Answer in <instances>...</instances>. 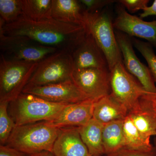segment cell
I'll return each mask as SVG.
<instances>
[{
	"instance_id": "1",
	"label": "cell",
	"mask_w": 156,
	"mask_h": 156,
	"mask_svg": "<svg viewBox=\"0 0 156 156\" xmlns=\"http://www.w3.org/2000/svg\"><path fill=\"white\" fill-rule=\"evenodd\" d=\"M5 24L0 20V30L5 35L24 36L44 46L71 53L87 32L83 27L53 18L34 21L22 16L15 22Z\"/></svg>"
},
{
	"instance_id": "2",
	"label": "cell",
	"mask_w": 156,
	"mask_h": 156,
	"mask_svg": "<svg viewBox=\"0 0 156 156\" xmlns=\"http://www.w3.org/2000/svg\"><path fill=\"white\" fill-rule=\"evenodd\" d=\"M59 132V128L46 121L15 126L5 145L27 155L44 151L52 152Z\"/></svg>"
},
{
	"instance_id": "3",
	"label": "cell",
	"mask_w": 156,
	"mask_h": 156,
	"mask_svg": "<svg viewBox=\"0 0 156 156\" xmlns=\"http://www.w3.org/2000/svg\"><path fill=\"white\" fill-rule=\"evenodd\" d=\"M67 105L53 103L22 93L9 103L8 110L15 126H21L50 121Z\"/></svg>"
},
{
	"instance_id": "4",
	"label": "cell",
	"mask_w": 156,
	"mask_h": 156,
	"mask_svg": "<svg viewBox=\"0 0 156 156\" xmlns=\"http://www.w3.org/2000/svg\"><path fill=\"white\" fill-rule=\"evenodd\" d=\"M38 63L9 59L1 53L0 102L10 103L22 93Z\"/></svg>"
},
{
	"instance_id": "5",
	"label": "cell",
	"mask_w": 156,
	"mask_h": 156,
	"mask_svg": "<svg viewBox=\"0 0 156 156\" xmlns=\"http://www.w3.org/2000/svg\"><path fill=\"white\" fill-rule=\"evenodd\" d=\"M85 28L95 39L106 58L111 70L122 56L118 44L112 20L105 12L87 13L85 10Z\"/></svg>"
},
{
	"instance_id": "6",
	"label": "cell",
	"mask_w": 156,
	"mask_h": 156,
	"mask_svg": "<svg viewBox=\"0 0 156 156\" xmlns=\"http://www.w3.org/2000/svg\"><path fill=\"white\" fill-rule=\"evenodd\" d=\"M74 70L72 53L58 50L39 62L26 86H43L73 81Z\"/></svg>"
},
{
	"instance_id": "7",
	"label": "cell",
	"mask_w": 156,
	"mask_h": 156,
	"mask_svg": "<svg viewBox=\"0 0 156 156\" xmlns=\"http://www.w3.org/2000/svg\"><path fill=\"white\" fill-rule=\"evenodd\" d=\"M110 71V95L126 107L128 113L133 111L139 105L140 98L149 93L126 70L123 61L117 63Z\"/></svg>"
},
{
	"instance_id": "8",
	"label": "cell",
	"mask_w": 156,
	"mask_h": 156,
	"mask_svg": "<svg viewBox=\"0 0 156 156\" xmlns=\"http://www.w3.org/2000/svg\"><path fill=\"white\" fill-rule=\"evenodd\" d=\"M0 48L2 54L9 59L35 62H39L58 51L24 36L5 35L2 30Z\"/></svg>"
},
{
	"instance_id": "9",
	"label": "cell",
	"mask_w": 156,
	"mask_h": 156,
	"mask_svg": "<svg viewBox=\"0 0 156 156\" xmlns=\"http://www.w3.org/2000/svg\"><path fill=\"white\" fill-rule=\"evenodd\" d=\"M73 80L89 99L94 102L111 93L108 68L75 69Z\"/></svg>"
},
{
	"instance_id": "10",
	"label": "cell",
	"mask_w": 156,
	"mask_h": 156,
	"mask_svg": "<svg viewBox=\"0 0 156 156\" xmlns=\"http://www.w3.org/2000/svg\"><path fill=\"white\" fill-rule=\"evenodd\" d=\"M115 34L126 70L139 81L148 93L156 95V87L149 68L136 56L131 37L119 31H115Z\"/></svg>"
},
{
	"instance_id": "11",
	"label": "cell",
	"mask_w": 156,
	"mask_h": 156,
	"mask_svg": "<svg viewBox=\"0 0 156 156\" xmlns=\"http://www.w3.org/2000/svg\"><path fill=\"white\" fill-rule=\"evenodd\" d=\"M22 93L35 95L53 103L64 104H71L89 99L73 81L43 86H26Z\"/></svg>"
},
{
	"instance_id": "12",
	"label": "cell",
	"mask_w": 156,
	"mask_h": 156,
	"mask_svg": "<svg viewBox=\"0 0 156 156\" xmlns=\"http://www.w3.org/2000/svg\"><path fill=\"white\" fill-rule=\"evenodd\" d=\"M113 25L117 31L130 37L145 39L156 48V20L144 21L140 17L129 14L121 5L117 6V17Z\"/></svg>"
},
{
	"instance_id": "13",
	"label": "cell",
	"mask_w": 156,
	"mask_h": 156,
	"mask_svg": "<svg viewBox=\"0 0 156 156\" xmlns=\"http://www.w3.org/2000/svg\"><path fill=\"white\" fill-rule=\"evenodd\" d=\"M86 31L72 53L75 69L108 68L103 52L92 35Z\"/></svg>"
},
{
	"instance_id": "14",
	"label": "cell",
	"mask_w": 156,
	"mask_h": 156,
	"mask_svg": "<svg viewBox=\"0 0 156 156\" xmlns=\"http://www.w3.org/2000/svg\"><path fill=\"white\" fill-rule=\"evenodd\" d=\"M94 104V101L88 99L67 105L53 119L46 122L58 128L81 127L93 118Z\"/></svg>"
},
{
	"instance_id": "15",
	"label": "cell",
	"mask_w": 156,
	"mask_h": 156,
	"mask_svg": "<svg viewBox=\"0 0 156 156\" xmlns=\"http://www.w3.org/2000/svg\"><path fill=\"white\" fill-rule=\"evenodd\" d=\"M128 115L146 138L156 136V95L149 93L142 96L137 108Z\"/></svg>"
},
{
	"instance_id": "16",
	"label": "cell",
	"mask_w": 156,
	"mask_h": 156,
	"mask_svg": "<svg viewBox=\"0 0 156 156\" xmlns=\"http://www.w3.org/2000/svg\"><path fill=\"white\" fill-rule=\"evenodd\" d=\"M52 153L54 156H92L82 140L77 127L59 128Z\"/></svg>"
},
{
	"instance_id": "17",
	"label": "cell",
	"mask_w": 156,
	"mask_h": 156,
	"mask_svg": "<svg viewBox=\"0 0 156 156\" xmlns=\"http://www.w3.org/2000/svg\"><path fill=\"white\" fill-rule=\"evenodd\" d=\"M52 18L85 27V9L80 1L52 0Z\"/></svg>"
},
{
	"instance_id": "18",
	"label": "cell",
	"mask_w": 156,
	"mask_h": 156,
	"mask_svg": "<svg viewBox=\"0 0 156 156\" xmlns=\"http://www.w3.org/2000/svg\"><path fill=\"white\" fill-rule=\"evenodd\" d=\"M128 114L126 107L110 94L94 102L93 118L103 125L117 120H124Z\"/></svg>"
},
{
	"instance_id": "19",
	"label": "cell",
	"mask_w": 156,
	"mask_h": 156,
	"mask_svg": "<svg viewBox=\"0 0 156 156\" xmlns=\"http://www.w3.org/2000/svg\"><path fill=\"white\" fill-rule=\"evenodd\" d=\"M103 126V124L92 118L86 125L79 127L82 140L92 156L105 155L102 142Z\"/></svg>"
},
{
	"instance_id": "20",
	"label": "cell",
	"mask_w": 156,
	"mask_h": 156,
	"mask_svg": "<svg viewBox=\"0 0 156 156\" xmlns=\"http://www.w3.org/2000/svg\"><path fill=\"white\" fill-rule=\"evenodd\" d=\"M123 120L104 124L102 142L105 155L113 153L124 147Z\"/></svg>"
},
{
	"instance_id": "21",
	"label": "cell",
	"mask_w": 156,
	"mask_h": 156,
	"mask_svg": "<svg viewBox=\"0 0 156 156\" xmlns=\"http://www.w3.org/2000/svg\"><path fill=\"white\" fill-rule=\"evenodd\" d=\"M123 130L125 139L123 148L144 152L152 151L150 139L144 136L128 115L123 120Z\"/></svg>"
},
{
	"instance_id": "22",
	"label": "cell",
	"mask_w": 156,
	"mask_h": 156,
	"mask_svg": "<svg viewBox=\"0 0 156 156\" xmlns=\"http://www.w3.org/2000/svg\"><path fill=\"white\" fill-rule=\"evenodd\" d=\"M52 0H23V16L34 21L52 18Z\"/></svg>"
},
{
	"instance_id": "23",
	"label": "cell",
	"mask_w": 156,
	"mask_h": 156,
	"mask_svg": "<svg viewBox=\"0 0 156 156\" xmlns=\"http://www.w3.org/2000/svg\"><path fill=\"white\" fill-rule=\"evenodd\" d=\"M23 14V0H0V19L5 24L17 21Z\"/></svg>"
},
{
	"instance_id": "24",
	"label": "cell",
	"mask_w": 156,
	"mask_h": 156,
	"mask_svg": "<svg viewBox=\"0 0 156 156\" xmlns=\"http://www.w3.org/2000/svg\"><path fill=\"white\" fill-rule=\"evenodd\" d=\"M9 102H0V143L5 145L15 125L9 112Z\"/></svg>"
},
{
	"instance_id": "25",
	"label": "cell",
	"mask_w": 156,
	"mask_h": 156,
	"mask_svg": "<svg viewBox=\"0 0 156 156\" xmlns=\"http://www.w3.org/2000/svg\"><path fill=\"white\" fill-rule=\"evenodd\" d=\"M132 41L135 48L146 60L154 80L156 83V55L153 46L148 42L138 39L134 38Z\"/></svg>"
},
{
	"instance_id": "26",
	"label": "cell",
	"mask_w": 156,
	"mask_h": 156,
	"mask_svg": "<svg viewBox=\"0 0 156 156\" xmlns=\"http://www.w3.org/2000/svg\"><path fill=\"white\" fill-rule=\"evenodd\" d=\"M81 4L85 7V11L87 13H95L99 12L105 6L114 3L113 0H81Z\"/></svg>"
},
{
	"instance_id": "27",
	"label": "cell",
	"mask_w": 156,
	"mask_h": 156,
	"mask_svg": "<svg viewBox=\"0 0 156 156\" xmlns=\"http://www.w3.org/2000/svg\"><path fill=\"white\" fill-rule=\"evenodd\" d=\"M131 13L144 10L147 7L148 0H120L117 1Z\"/></svg>"
},
{
	"instance_id": "28",
	"label": "cell",
	"mask_w": 156,
	"mask_h": 156,
	"mask_svg": "<svg viewBox=\"0 0 156 156\" xmlns=\"http://www.w3.org/2000/svg\"><path fill=\"white\" fill-rule=\"evenodd\" d=\"M103 156H153V154L152 151L144 152L122 148L113 153L104 155Z\"/></svg>"
},
{
	"instance_id": "29",
	"label": "cell",
	"mask_w": 156,
	"mask_h": 156,
	"mask_svg": "<svg viewBox=\"0 0 156 156\" xmlns=\"http://www.w3.org/2000/svg\"><path fill=\"white\" fill-rule=\"evenodd\" d=\"M20 151L7 145H0V156H27Z\"/></svg>"
},
{
	"instance_id": "30",
	"label": "cell",
	"mask_w": 156,
	"mask_h": 156,
	"mask_svg": "<svg viewBox=\"0 0 156 156\" xmlns=\"http://www.w3.org/2000/svg\"><path fill=\"white\" fill-rule=\"evenodd\" d=\"M140 14L141 18L148 17L150 16H156V0L154 1L152 5L150 6H147Z\"/></svg>"
},
{
	"instance_id": "31",
	"label": "cell",
	"mask_w": 156,
	"mask_h": 156,
	"mask_svg": "<svg viewBox=\"0 0 156 156\" xmlns=\"http://www.w3.org/2000/svg\"><path fill=\"white\" fill-rule=\"evenodd\" d=\"M27 156H54L52 152L48 151H44L41 152L32 154L27 155Z\"/></svg>"
},
{
	"instance_id": "32",
	"label": "cell",
	"mask_w": 156,
	"mask_h": 156,
	"mask_svg": "<svg viewBox=\"0 0 156 156\" xmlns=\"http://www.w3.org/2000/svg\"><path fill=\"white\" fill-rule=\"evenodd\" d=\"M153 156H156V137L154 139V145H153Z\"/></svg>"
},
{
	"instance_id": "33",
	"label": "cell",
	"mask_w": 156,
	"mask_h": 156,
	"mask_svg": "<svg viewBox=\"0 0 156 156\" xmlns=\"http://www.w3.org/2000/svg\"></svg>"
}]
</instances>
